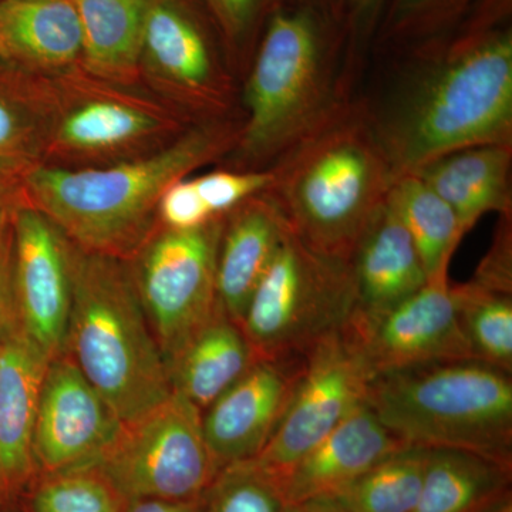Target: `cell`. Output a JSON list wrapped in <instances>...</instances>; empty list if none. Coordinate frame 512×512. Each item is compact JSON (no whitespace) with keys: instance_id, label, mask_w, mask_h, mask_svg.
<instances>
[{"instance_id":"obj_6","label":"cell","mask_w":512,"mask_h":512,"mask_svg":"<svg viewBox=\"0 0 512 512\" xmlns=\"http://www.w3.org/2000/svg\"><path fill=\"white\" fill-rule=\"evenodd\" d=\"M366 404L403 444L512 464V373L474 359L373 377Z\"/></svg>"},{"instance_id":"obj_32","label":"cell","mask_w":512,"mask_h":512,"mask_svg":"<svg viewBox=\"0 0 512 512\" xmlns=\"http://www.w3.org/2000/svg\"><path fill=\"white\" fill-rule=\"evenodd\" d=\"M35 512H119V495L92 470L60 473L33 498Z\"/></svg>"},{"instance_id":"obj_18","label":"cell","mask_w":512,"mask_h":512,"mask_svg":"<svg viewBox=\"0 0 512 512\" xmlns=\"http://www.w3.org/2000/svg\"><path fill=\"white\" fill-rule=\"evenodd\" d=\"M289 231L284 215L266 194L249 198L224 215L217 259L218 306L238 325Z\"/></svg>"},{"instance_id":"obj_34","label":"cell","mask_w":512,"mask_h":512,"mask_svg":"<svg viewBox=\"0 0 512 512\" xmlns=\"http://www.w3.org/2000/svg\"><path fill=\"white\" fill-rule=\"evenodd\" d=\"M272 183L271 170L212 171L194 178L202 200L215 217L234 210L242 202L264 194Z\"/></svg>"},{"instance_id":"obj_40","label":"cell","mask_w":512,"mask_h":512,"mask_svg":"<svg viewBox=\"0 0 512 512\" xmlns=\"http://www.w3.org/2000/svg\"><path fill=\"white\" fill-rule=\"evenodd\" d=\"M471 512H512V488L494 495Z\"/></svg>"},{"instance_id":"obj_26","label":"cell","mask_w":512,"mask_h":512,"mask_svg":"<svg viewBox=\"0 0 512 512\" xmlns=\"http://www.w3.org/2000/svg\"><path fill=\"white\" fill-rule=\"evenodd\" d=\"M389 201L419 251L427 278L450 269L451 259L466 237L450 205L414 173L396 178Z\"/></svg>"},{"instance_id":"obj_14","label":"cell","mask_w":512,"mask_h":512,"mask_svg":"<svg viewBox=\"0 0 512 512\" xmlns=\"http://www.w3.org/2000/svg\"><path fill=\"white\" fill-rule=\"evenodd\" d=\"M123 423L66 355L50 360L37 406L33 453L55 473L89 470Z\"/></svg>"},{"instance_id":"obj_13","label":"cell","mask_w":512,"mask_h":512,"mask_svg":"<svg viewBox=\"0 0 512 512\" xmlns=\"http://www.w3.org/2000/svg\"><path fill=\"white\" fill-rule=\"evenodd\" d=\"M350 323L375 376L427 363L471 359L450 269L427 279L419 291L373 322Z\"/></svg>"},{"instance_id":"obj_7","label":"cell","mask_w":512,"mask_h":512,"mask_svg":"<svg viewBox=\"0 0 512 512\" xmlns=\"http://www.w3.org/2000/svg\"><path fill=\"white\" fill-rule=\"evenodd\" d=\"M355 308L349 262L313 251L289 231L239 326L256 357L302 355L348 326Z\"/></svg>"},{"instance_id":"obj_12","label":"cell","mask_w":512,"mask_h":512,"mask_svg":"<svg viewBox=\"0 0 512 512\" xmlns=\"http://www.w3.org/2000/svg\"><path fill=\"white\" fill-rule=\"evenodd\" d=\"M218 47L220 36L197 0L148 2L141 64L211 119H221L228 106L229 84Z\"/></svg>"},{"instance_id":"obj_19","label":"cell","mask_w":512,"mask_h":512,"mask_svg":"<svg viewBox=\"0 0 512 512\" xmlns=\"http://www.w3.org/2000/svg\"><path fill=\"white\" fill-rule=\"evenodd\" d=\"M49 362L22 329L0 342V477L22 480L35 463L37 406Z\"/></svg>"},{"instance_id":"obj_20","label":"cell","mask_w":512,"mask_h":512,"mask_svg":"<svg viewBox=\"0 0 512 512\" xmlns=\"http://www.w3.org/2000/svg\"><path fill=\"white\" fill-rule=\"evenodd\" d=\"M512 146L487 144L461 148L423 165V178L456 212L464 232L490 214H512Z\"/></svg>"},{"instance_id":"obj_1","label":"cell","mask_w":512,"mask_h":512,"mask_svg":"<svg viewBox=\"0 0 512 512\" xmlns=\"http://www.w3.org/2000/svg\"><path fill=\"white\" fill-rule=\"evenodd\" d=\"M383 55L402 77L366 103L396 177L461 148L512 146V0H478L453 28Z\"/></svg>"},{"instance_id":"obj_24","label":"cell","mask_w":512,"mask_h":512,"mask_svg":"<svg viewBox=\"0 0 512 512\" xmlns=\"http://www.w3.org/2000/svg\"><path fill=\"white\" fill-rule=\"evenodd\" d=\"M512 484V464L460 450H430L412 512H471Z\"/></svg>"},{"instance_id":"obj_28","label":"cell","mask_w":512,"mask_h":512,"mask_svg":"<svg viewBox=\"0 0 512 512\" xmlns=\"http://www.w3.org/2000/svg\"><path fill=\"white\" fill-rule=\"evenodd\" d=\"M457 292L471 359L512 373V293L473 281L457 284Z\"/></svg>"},{"instance_id":"obj_25","label":"cell","mask_w":512,"mask_h":512,"mask_svg":"<svg viewBox=\"0 0 512 512\" xmlns=\"http://www.w3.org/2000/svg\"><path fill=\"white\" fill-rule=\"evenodd\" d=\"M163 121L131 101L94 99L64 114L53 144L70 154H106L157 133Z\"/></svg>"},{"instance_id":"obj_15","label":"cell","mask_w":512,"mask_h":512,"mask_svg":"<svg viewBox=\"0 0 512 512\" xmlns=\"http://www.w3.org/2000/svg\"><path fill=\"white\" fill-rule=\"evenodd\" d=\"M306 353L256 357L245 375L202 413L205 441L221 471L252 461L264 450L291 403Z\"/></svg>"},{"instance_id":"obj_43","label":"cell","mask_w":512,"mask_h":512,"mask_svg":"<svg viewBox=\"0 0 512 512\" xmlns=\"http://www.w3.org/2000/svg\"><path fill=\"white\" fill-rule=\"evenodd\" d=\"M318 2L323 3V5L329 6V8L336 9L339 12L338 0H318Z\"/></svg>"},{"instance_id":"obj_8","label":"cell","mask_w":512,"mask_h":512,"mask_svg":"<svg viewBox=\"0 0 512 512\" xmlns=\"http://www.w3.org/2000/svg\"><path fill=\"white\" fill-rule=\"evenodd\" d=\"M89 470L128 501L195 503L221 473L212 457L202 412L180 393L140 419L123 424Z\"/></svg>"},{"instance_id":"obj_31","label":"cell","mask_w":512,"mask_h":512,"mask_svg":"<svg viewBox=\"0 0 512 512\" xmlns=\"http://www.w3.org/2000/svg\"><path fill=\"white\" fill-rule=\"evenodd\" d=\"M202 512H288L289 505L272 478L247 461L224 468L202 495Z\"/></svg>"},{"instance_id":"obj_23","label":"cell","mask_w":512,"mask_h":512,"mask_svg":"<svg viewBox=\"0 0 512 512\" xmlns=\"http://www.w3.org/2000/svg\"><path fill=\"white\" fill-rule=\"evenodd\" d=\"M148 2L73 0L82 25V60L90 72L113 80L136 76Z\"/></svg>"},{"instance_id":"obj_38","label":"cell","mask_w":512,"mask_h":512,"mask_svg":"<svg viewBox=\"0 0 512 512\" xmlns=\"http://www.w3.org/2000/svg\"><path fill=\"white\" fill-rule=\"evenodd\" d=\"M386 3L387 0H338L339 13L348 30L350 47L360 60L372 49Z\"/></svg>"},{"instance_id":"obj_27","label":"cell","mask_w":512,"mask_h":512,"mask_svg":"<svg viewBox=\"0 0 512 512\" xmlns=\"http://www.w3.org/2000/svg\"><path fill=\"white\" fill-rule=\"evenodd\" d=\"M430 450L403 447L384 457L328 501L342 512H412Z\"/></svg>"},{"instance_id":"obj_35","label":"cell","mask_w":512,"mask_h":512,"mask_svg":"<svg viewBox=\"0 0 512 512\" xmlns=\"http://www.w3.org/2000/svg\"><path fill=\"white\" fill-rule=\"evenodd\" d=\"M158 212L165 227L177 231L202 227L215 218L202 200L194 180L187 178L177 181L164 191L158 204Z\"/></svg>"},{"instance_id":"obj_33","label":"cell","mask_w":512,"mask_h":512,"mask_svg":"<svg viewBox=\"0 0 512 512\" xmlns=\"http://www.w3.org/2000/svg\"><path fill=\"white\" fill-rule=\"evenodd\" d=\"M37 121L29 107L0 84V168L6 171L29 167L26 161L37 147Z\"/></svg>"},{"instance_id":"obj_5","label":"cell","mask_w":512,"mask_h":512,"mask_svg":"<svg viewBox=\"0 0 512 512\" xmlns=\"http://www.w3.org/2000/svg\"><path fill=\"white\" fill-rule=\"evenodd\" d=\"M66 352L119 417L140 419L173 393L133 278L114 256L72 249Z\"/></svg>"},{"instance_id":"obj_22","label":"cell","mask_w":512,"mask_h":512,"mask_svg":"<svg viewBox=\"0 0 512 512\" xmlns=\"http://www.w3.org/2000/svg\"><path fill=\"white\" fill-rule=\"evenodd\" d=\"M255 360L244 330L220 309L168 362V373L174 392L204 413Z\"/></svg>"},{"instance_id":"obj_30","label":"cell","mask_w":512,"mask_h":512,"mask_svg":"<svg viewBox=\"0 0 512 512\" xmlns=\"http://www.w3.org/2000/svg\"><path fill=\"white\" fill-rule=\"evenodd\" d=\"M234 60L251 64L269 20L292 0H197Z\"/></svg>"},{"instance_id":"obj_37","label":"cell","mask_w":512,"mask_h":512,"mask_svg":"<svg viewBox=\"0 0 512 512\" xmlns=\"http://www.w3.org/2000/svg\"><path fill=\"white\" fill-rule=\"evenodd\" d=\"M13 208L0 210V342L20 329L13 288Z\"/></svg>"},{"instance_id":"obj_41","label":"cell","mask_w":512,"mask_h":512,"mask_svg":"<svg viewBox=\"0 0 512 512\" xmlns=\"http://www.w3.org/2000/svg\"><path fill=\"white\" fill-rule=\"evenodd\" d=\"M13 183L9 171L0 168V210L13 204Z\"/></svg>"},{"instance_id":"obj_42","label":"cell","mask_w":512,"mask_h":512,"mask_svg":"<svg viewBox=\"0 0 512 512\" xmlns=\"http://www.w3.org/2000/svg\"><path fill=\"white\" fill-rule=\"evenodd\" d=\"M288 512H342L328 501H313L301 505H289Z\"/></svg>"},{"instance_id":"obj_9","label":"cell","mask_w":512,"mask_h":512,"mask_svg":"<svg viewBox=\"0 0 512 512\" xmlns=\"http://www.w3.org/2000/svg\"><path fill=\"white\" fill-rule=\"evenodd\" d=\"M222 227L224 215L187 231L167 228L147 242L138 258L134 286L167 366L220 311Z\"/></svg>"},{"instance_id":"obj_21","label":"cell","mask_w":512,"mask_h":512,"mask_svg":"<svg viewBox=\"0 0 512 512\" xmlns=\"http://www.w3.org/2000/svg\"><path fill=\"white\" fill-rule=\"evenodd\" d=\"M83 33L73 0H0V59L62 69L82 59Z\"/></svg>"},{"instance_id":"obj_2","label":"cell","mask_w":512,"mask_h":512,"mask_svg":"<svg viewBox=\"0 0 512 512\" xmlns=\"http://www.w3.org/2000/svg\"><path fill=\"white\" fill-rule=\"evenodd\" d=\"M336 9L292 0L269 20L244 84L247 117L235 154L247 170H268L350 96L359 67Z\"/></svg>"},{"instance_id":"obj_10","label":"cell","mask_w":512,"mask_h":512,"mask_svg":"<svg viewBox=\"0 0 512 512\" xmlns=\"http://www.w3.org/2000/svg\"><path fill=\"white\" fill-rule=\"evenodd\" d=\"M375 372L352 323L306 353L291 403L259 456L251 461L278 483L323 437L366 403Z\"/></svg>"},{"instance_id":"obj_36","label":"cell","mask_w":512,"mask_h":512,"mask_svg":"<svg viewBox=\"0 0 512 512\" xmlns=\"http://www.w3.org/2000/svg\"><path fill=\"white\" fill-rule=\"evenodd\" d=\"M470 281L491 291L512 293V214L500 215L493 247Z\"/></svg>"},{"instance_id":"obj_16","label":"cell","mask_w":512,"mask_h":512,"mask_svg":"<svg viewBox=\"0 0 512 512\" xmlns=\"http://www.w3.org/2000/svg\"><path fill=\"white\" fill-rule=\"evenodd\" d=\"M403 447L409 446L390 433L365 403L299 458L276 484L288 505L329 500Z\"/></svg>"},{"instance_id":"obj_17","label":"cell","mask_w":512,"mask_h":512,"mask_svg":"<svg viewBox=\"0 0 512 512\" xmlns=\"http://www.w3.org/2000/svg\"><path fill=\"white\" fill-rule=\"evenodd\" d=\"M355 286L352 322L367 325L419 291L427 282L419 251L389 197L349 259Z\"/></svg>"},{"instance_id":"obj_3","label":"cell","mask_w":512,"mask_h":512,"mask_svg":"<svg viewBox=\"0 0 512 512\" xmlns=\"http://www.w3.org/2000/svg\"><path fill=\"white\" fill-rule=\"evenodd\" d=\"M264 194L292 234L319 254L349 262L394 181L365 100L340 101L271 168Z\"/></svg>"},{"instance_id":"obj_11","label":"cell","mask_w":512,"mask_h":512,"mask_svg":"<svg viewBox=\"0 0 512 512\" xmlns=\"http://www.w3.org/2000/svg\"><path fill=\"white\" fill-rule=\"evenodd\" d=\"M13 288L20 329L50 360L67 348L72 312L69 239L32 205L13 208Z\"/></svg>"},{"instance_id":"obj_39","label":"cell","mask_w":512,"mask_h":512,"mask_svg":"<svg viewBox=\"0 0 512 512\" xmlns=\"http://www.w3.org/2000/svg\"><path fill=\"white\" fill-rule=\"evenodd\" d=\"M194 504L147 498V500L130 501L126 512H198Z\"/></svg>"},{"instance_id":"obj_4","label":"cell","mask_w":512,"mask_h":512,"mask_svg":"<svg viewBox=\"0 0 512 512\" xmlns=\"http://www.w3.org/2000/svg\"><path fill=\"white\" fill-rule=\"evenodd\" d=\"M239 131L241 124L210 119L164 150L114 167L76 171L30 165L23 170V187L30 205L77 248L117 258L147 237L164 191L231 154Z\"/></svg>"},{"instance_id":"obj_29","label":"cell","mask_w":512,"mask_h":512,"mask_svg":"<svg viewBox=\"0 0 512 512\" xmlns=\"http://www.w3.org/2000/svg\"><path fill=\"white\" fill-rule=\"evenodd\" d=\"M478 0H387L372 49L393 52L446 32Z\"/></svg>"}]
</instances>
